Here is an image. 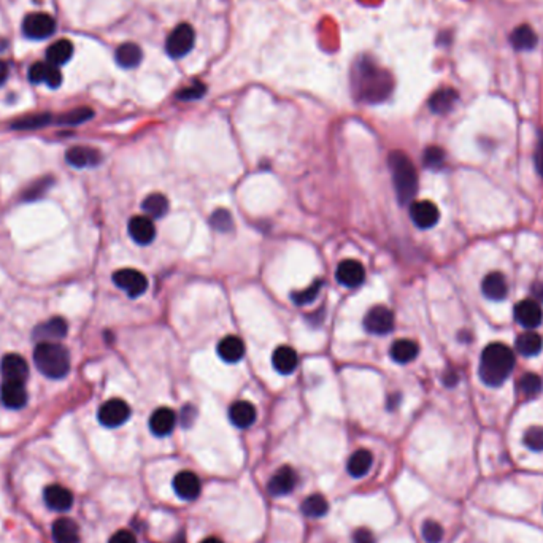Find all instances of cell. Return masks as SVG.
<instances>
[{
    "label": "cell",
    "mask_w": 543,
    "mask_h": 543,
    "mask_svg": "<svg viewBox=\"0 0 543 543\" xmlns=\"http://www.w3.org/2000/svg\"><path fill=\"white\" fill-rule=\"evenodd\" d=\"M351 86L361 102L380 104L391 95L394 80L390 71L380 69L372 59L362 57L351 71Z\"/></svg>",
    "instance_id": "obj_1"
},
{
    "label": "cell",
    "mask_w": 543,
    "mask_h": 543,
    "mask_svg": "<svg viewBox=\"0 0 543 543\" xmlns=\"http://www.w3.org/2000/svg\"><path fill=\"white\" fill-rule=\"evenodd\" d=\"M515 367V353L504 343H491L480 356V378L488 386H500Z\"/></svg>",
    "instance_id": "obj_2"
},
{
    "label": "cell",
    "mask_w": 543,
    "mask_h": 543,
    "mask_svg": "<svg viewBox=\"0 0 543 543\" xmlns=\"http://www.w3.org/2000/svg\"><path fill=\"white\" fill-rule=\"evenodd\" d=\"M387 164H390L399 202L402 205L411 204L418 191V174L413 163L404 151H392L387 158Z\"/></svg>",
    "instance_id": "obj_3"
},
{
    "label": "cell",
    "mask_w": 543,
    "mask_h": 543,
    "mask_svg": "<svg viewBox=\"0 0 543 543\" xmlns=\"http://www.w3.org/2000/svg\"><path fill=\"white\" fill-rule=\"evenodd\" d=\"M34 362L48 378H64L70 370V355L67 348L57 343L40 342L34 351Z\"/></svg>",
    "instance_id": "obj_4"
},
{
    "label": "cell",
    "mask_w": 543,
    "mask_h": 543,
    "mask_svg": "<svg viewBox=\"0 0 543 543\" xmlns=\"http://www.w3.org/2000/svg\"><path fill=\"white\" fill-rule=\"evenodd\" d=\"M195 41V34L194 29L189 26L186 22L178 24V26L170 32L169 37H167L165 41V50L169 53V56L172 57H183L186 56L188 53L193 50Z\"/></svg>",
    "instance_id": "obj_5"
},
{
    "label": "cell",
    "mask_w": 543,
    "mask_h": 543,
    "mask_svg": "<svg viewBox=\"0 0 543 543\" xmlns=\"http://www.w3.org/2000/svg\"><path fill=\"white\" fill-rule=\"evenodd\" d=\"M113 282L119 289L126 291V294L132 299L145 294V291L148 289L146 277L135 268H119L113 273Z\"/></svg>",
    "instance_id": "obj_6"
},
{
    "label": "cell",
    "mask_w": 543,
    "mask_h": 543,
    "mask_svg": "<svg viewBox=\"0 0 543 543\" xmlns=\"http://www.w3.org/2000/svg\"><path fill=\"white\" fill-rule=\"evenodd\" d=\"M56 31V21L46 13H31L24 18L22 32L27 39L45 40Z\"/></svg>",
    "instance_id": "obj_7"
},
{
    "label": "cell",
    "mask_w": 543,
    "mask_h": 543,
    "mask_svg": "<svg viewBox=\"0 0 543 543\" xmlns=\"http://www.w3.org/2000/svg\"><path fill=\"white\" fill-rule=\"evenodd\" d=\"M97 418L105 427H119L130 418V407L123 399H110L99 408Z\"/></svg>",
    "instance_id": "obj_8"
},
{
    "label": "cell",
    "mask_w": 543,
    "mask_h": 543,
    "mask_svg": "<svg viewBox=\"0 0 543 543\" xmlns=\"http://www.w3.org/2000/svg\"><path fill=\"white\" fill-rule=\"evenodd\" d=\"M364 327L373 336H386L394 327V315L387 307L375 305L369 310L364 318Z\"/></svg>",
    "instance_id": "obj_9"
},
{
    "label": "cell",
    "mask_w": 543,
    "mask_h": 543,
    "mask_svg": "<svg viewBox=\"0 0 543 543\" xmlns=\"http://www.w3.org/2000/svg\"><path fill=\"white\" fill-rule=\"evenodd\" d=\"M296 485H297L296 470L289 467V465H283V467H280L277 472L272 475V479L268 480L267 493L270 494L272 497H283L294 491Z\"/></svg>",
    "instance_id": "obj_10"
},
{
    "label": "cell",
    "mask_w": 543,
    "mask_h": 543,
    "mask_svg": "<svg viewBox=\"0 0 543 543\" xmlns=\"http://www.w3.org/2000/svg\"><path fill=\"white\" fill-rule=\"evenodd\" d=\"M410 218L420 229H431L439 223L440 212L431 200H418L410 205Z\"/></svg>",
    "instance_id": "obj_11"
},
{
    "label": "cell",
    "mask_w": 543,
    "mask_h": 543,
    "mask_svg": "<svg viewBox=\"0 0 543 543\" xmlns=\"http://www.w3.org/2000/svg\"><path fill=\"white\" fill-rule=\"evenodd\" d=\"M336 278L345 288H357L366 280V268L355 259H345L337 266Z\"/></svg>",
    "instance_id": "obj_12"
},
{
    "label": "cell",
    "mask_w": 543,
    "mask_h": 543,
    "mask_svg": "<svg viewBox=\"0 0 543 543\" xmlns=\"http://www.w3.org/2000/svg\"><path fill=\"white\" fill-rule=\"evenodd\" d=\"M174 491L183 500H195L202 491V483L194 472L183 470L174 479Z\"/></svg>",
    "instance_id": "obj_13"
},
{
    "label": "cell",
    "mask_w": 543,
    "mask_h": 543,
    "mask_svg": "<svg viewBox=\"0 0 543 543\" xmlns=\"http://www.w3.org/2000/svg\"><path fill=\"white\" fill-rule=\"evenodd\" d=\"M515 319L518 324H521L526 329H534L539 327L543 319V312L539 303L534 299H526L516 303L515 307Z\"/></svg>",
    "instance_id": "obj_14"
},
{
    "label": "cell",
    "mask_w": 543,
    "mask_h": 543,
    "mask_svg": "<svg viewBox=\"0 0 543 543\" xmlns=\"http://www.w3.org/2000/svg\"><path fill=\"white\" fill-rule=\"evenodd\" d=\"M128 229L130 238L139 245H150L156 237V226L150 216L130 218Z\"/></svg>",
    "instance_id": "obj_15"
},
{
    "label": "cell",
    "mask_w": 543,
    "mask_h": 543,
    "mask_svg": "<svg viewBox=\"0 0 543 543\" xmlns=\"http://www.w3.org/2000/svg\"><path fill=\"white\" fill-rule=\"evenodd\" d=\"M29 80L32 83H46L50 88L56 89L61 86L62 75L59 67H55L50 62H35L29 69Z\"/></svg>",
    "instance_id": "obj_16"
},
{
    "label": "cell",
    "mask_w": 543,
    "mask_h": 543,
    "mask_svg": "<svg viewBox=\"0 0 543 543\" xmlns=\"http://www.w3.org/2000/svg\"><path fill=\"white\" fill-rule=\"evenodd\" d=\"M177 425V415L175 411L169 407H160L153 411L150 418V429L154 435L158 437H165L174 432Z\"/></svg>",
    "instance_id": "obj_17"
},
{
    "label": "cell",
    "mask_w": 543,
    "mask_h": 543,
    "mask_svg": "<svg viewBox=\"0 0 543 543\" xmlns=\"http://www.w3.org/2000/svg\"><path fill=\"white\" fill-rule=\"evenodd\" d=\"M256 416H258V413H256V408L252 402L237 401L229 408V420L238 429L252 427L256 421Z\"/></svg>",
    "instance_id": "obj_18"
},
{
    "label": "cell",
    "mask_w": 543,
    "mask_h": 543,
    "mask_svg": "<svg viewBox=\"0 0 543 543\" xmlns=\"http://www.w3.org/2000/svg\"><path fill=\"white\" fill-rule=\"evenodd\" d=\"M65 159H67L70 165L76 167V169H85V167L97 165L100 160H102V156H100V153L95 150V148L74 146L65 154Z\"/></svg>",
    "instance_id": "obj_19"
},
{
    "label": "cell",
    "mask_w": 543,
    "mask_h": 543,
    "mask_svg": "<svg viewBox=\"0 0 543 543\" xmlns=\"http://www.w3.org/2000/svg\"><path fill=\"white\" fill-rule=\"evenodd\" d=\"M272 364L278 373L291 375L297 369V366H299V356H297L294 348L288 347V345H280V347L273 351Z\"/></svg>",
    "instance_id": "obj_20"
},
{
    "label": "cell",
    "mask_w": 543,
    "mask_h": 543,
    "mask_svg": "<svg viewBox=\"0 0 543 543\" xmlns=\"http://www.w3.org/2000/svg\"><path fill=\"white\" fill-rule=\"evenodd\" d=\"M2 401L8 408H22L27 404V391L22 381L5 380L2 386Z\"/></svg>",
    "instance_id": "obj_21"
},
{
    "label": "cell",
    "mask_w": 543,
    "mask_h": 543,
    "mask_svg": "<svg viewBox=\"0 0 543 543\" xmlns=\"http://www.w3.org/2000/svg\"><path fill=\"white\" fill-rule=\"evenodd\" d=\"M2 373L5 380L22 381L29 377V366L26 359L20 355H7L2 359Z\"/></svg>",
    "instance_id": "obj_22"
},
{
    "label": "cell",
    "mask_w": 543,
    "mask_h": 543,
    "mask_svg": "<svg viewBox=\"0 0 543 543\" xmlns=\"http://www.w3.org/2000/svg\"><path fill=\"white\" fill-rule=\"evenodd\" d=\"M45 502L50 507L51 510L56 511H64L69 510L71 504H74V496L69 491L67 488H64L61 485H51L45 489Z\"/></svg>",
    "instance_id": "obj_23"
},
{
    "label": "cell",
    "mask_w": 543,
    "mask_h": 543,
    "mask_svg": "<svg viewBox=\"0 0 543 543\" xmlns=\"http://www.w3.org/2000/svg\"><path fill=\"white\" fill-rule=\"evenodd\" d=\"M218 356L228 364H235L242 361L245 356V343L240 337L228 336L218 343Z\"/></svg>",
    "instance_id": "obj_24"
},
{
    "label": "cell",
    "mask_w": 543,
    "mask_h": 543,
    "mask_svg": "<svg viewBox=\"0 0 543 543\" xmlns=\"http://www.w3.org/2000/svg\"><path fill=\"white\" fill-rule=\"evenodd\" d=\"M53 540L56 543H80L78 524L70 518H59L53 524Z\"/></svg>",
    "instance_id": "obj_25"
},
{
    "label": "cell",
    "mask_w": 543,
    "mask_h": 543,
    "mask_svg": "<svg viewBox=\"0 0 543 543\" xmlns=\"http://www.w3.org/2000/svg\"><path fill=\"white\" fill-rule=\"evenodd\" d=\"M373 464V456L369 450H357L350 456L347 462V470L353 479H362L366 476Z\"/></svg>",
    "instance_id": "obj_26"
},
{
    "label": "cell",
    "mask_w": 543,
    "mask_h": 543,
    "mask_svg": "<svg viewBox=\"0 0 543 543\" xmlns=\"http://www.w3.org/2000/svg\"><path fill=\"white\" fill-rule=\"evenodd\" d=\"M483 294L491 301H502L509 292V284L505 282V277L499 272H493L485 277L481 284Z\"/></svg>",
    "instance_id": "obj_27"
},
{
    "label": "cell",
    "mask_w": 543,
    "mask_h": 543,
    "mask_svg": "<svg viewBox=\"0 0 543 543\" xmlns=\"http://www.w3.org/2000/svg\"><path fill=\"white\" fill-rule=\"evenodd\" d=\"M458 100V92L451 88H444L435 91L431 99H429V109H431L434 113L437 115H445L448 113L453 106H455Z\"/></svg>",
    "instance_id": "obj_28"
},
{
    "label": "cell",
    "mask_w": 543,
    "mask_h": 543,
    "mask_svg": "<svg viewBox=\"0 0 543 543\" xmlns=\"http://www.w3.org/2000/svg\"><path fill=\"white\" fill-rule=\"evenodd\" d=\"M65 334H67V323H65L64 318H59V316L48 319L46 323L40 324L37 329L34 331L35 338L43 340V342H48V340L53 338H62L65 337Z\"/></svg>",
    "instance_id": "obj_29"
},
{
    "label": "cell",
    "mask_w": 543,
    "mask_h": 543,
    "mask_svg": "<svg viewBox=\"0 0 543 543\" xmlns=\"http://www.w3.org/2000/svg\"><path fill=\"white\" fill-rule=\"evenodd\" d=\"M420 353V347L418 343L413 342V340L408 338H402L397 340V342L392 343L391 347V357L394 362L397 364H408L415 359V357Z\"/></svg>",
    "instance_id": "obj_30"
},
{
    "label": "cell",
    "mask_w": 543,
    "mask_h": 543,
    "mask_svg": "<svg viewBox=\"0 0 543 543\" xmlns=\"http://www.w3.org/2000/svg\"><path fill=\"white\" fill-rule=\"evenodd\" d=\"M74 55V45L69 40H57L53 43L46 51V62H50L55 67L67 64Z\"/></svg>",
    "instance_id": "obj_31"
},
{
    "label": "cell",
    "mask_w": 543,
    "mask_h": 543,
    "mask_svg": "<svg viewBox=\"0 0 543 543\" xmlns=\"http://www.w3.org/2000/svg\"><path fill=\"white\" fill-rule=\"evenodd\" d=\"M142 57H143V53L140 50V46L135 43H123L121 46H118V50L115 53L116 62L124 69L137 67V65L142 62Z\"/></svg>",
    "instance_id": "obj_32"
},
{
    "label": "cell",
    "mask_w": 543,
    "mask_h": 543,
    "mask_svg": "<svg viewBox=\"0 0 543 543\" xmlns=\"http://www.w3.org/2000/svg\"><path fill=\"white\" fill-rule=\"evenodd\" d=\"M142 208L146 213V216H150L151 219H159L165 216L167 212H169V200H167L164 194L153 193L142 202Z\"/></svg>",
    "instance_id": "obj_33"
},
{
    "label": "cell",
    "mask_w": 543,
    "mask_h": 543,
    "mask_svg": "<svg viewBox=\"0 0 543 543\" xmlns=\"http://www.w3.org/2000/svg\"><path fill=\"white\" fill-rule=\"evenodd\" d=\"M542 347H543V340L542 337L539 336V334L535 332H524L521 334V336H518L516 342H515V348L520 355L523 356H535L539 355L542 351Z\"/></svg>",
    "instance_id": "obj_34"
},
{
    "label": "cell",
    "mask_w": 543,
    "mask_h": 543,
    "mask_svg": "<svg viewBox=\"0 0 543 543\" xmlns=\"http://www.w3.org/2000/svg\"><path fill=\"white\" fill-rule=\"evenodd\" d=\"M510 41L515 50L529 51L537 46V35L529 26H520L511 32Z\"/></svg>",
    "instance_id": "obj_35"
},
{
    "label": "cell",
    "mask_w": 543,
    "mask_h": 543,
    "mask_svg": "<svg viewBox=\"0 0 543 543\" xmlns=\"http://www.w3.org/2000/svg\"><path fill=\"white\" fill-rule=\"evenodd\" d=\"M327 510H329V504H327L326 497L321 496V494H313V496H308L302 502L303 515L308 516V518L324 516Z\"/></svg>",
    "instance_id": "obj_36"
},
{
    "label": "cell",
    "mask_w": 543,
    "mask_h": 543,
    "mask_svg": "<svg viewBox=\"0 0 543 543\" xmlns=\"http://www.w3.org/2000/svg\"><path fill=\"white\" fill-rule=\"evenodd\" d=\"M51 115L50 113H39V115H31V116H24L21 119H18L11 128L13 129H20V130H32V129H40L45 128L51 123Z\"/></svg>",
    "instance_id": "obj_37"
},
{
    "label": "cell",
    "mask_w": 543,
    "mask_h": 543,
    "mask_svg": "<svg viewBox=\"0 0 543 543\" xmlns=\"http://www.w3.org/2000/svg\"><path fill=\"white\" fill-rule=\"evenodd\" d=\"M92 116L94 111L89 109V106H80V109L64 113V115L57 119V123L65 124V126H78V124L89 121Z\"/></svg>",
    "instance_id": "obj_38"
},
{
    "label": "cell",
    "mask_w": 543,
    "mask_h": 543,
    "mask_svg": "<svg viewBox=\"0 0 543 543\" xmlns=\"http://www.w3.org/2000/svg\"><path fill=\"white\" fill-rule=\"evenodd\" d=\"M518 387H520L523 396L535 397L542 391V378L535 373H524L520 383H518Z\"/></svg>",
    "instance_id": "obj_39"
},
{
    "label": "cell",
    "mask_w": 543,
    "mask_h": 543,
    "mask_svg": "<svg viewBox=\"0 0 543 543\" xmlns=\"http://www.w3.org/2000/svg\"><path fill=\"white\" fill-rule=\"evenodd\" d=\"M210 223L213 226V229H216L218 232H231L234 229V219H232V214L224 210V208H219V210L214 212L210 218Z\"/></svg>",
    "instance_id": "obj_40"
},
{
    "label": "cell",
    "mask_w": 543,
    "mask_h": 543,
    "mask_svg": "<svg viewBox=\"0 0 543 543\" xmlns=\"http://www.w3.org/2000/svg\"><path fill=\"white\" fill-rule=\"evenodd\" d=\"M421 535L426 543H440L444 539V528L437 521L427 520L421 528Z\"/></svg>",
    "instance_id": "obj_41"
},
{
    "label": "cell",
    "mask_w": 543,
    "mask_h": 543,
    "mask_svg": "<svg viewBox=\"0 0 543 543\" xmlns=\"http://www.w3.org/2000/svg\"><path fill=\"white\" fill-rule=\"evenodd\" d=\"M321 286H323V282H319L318 280V282L310 284L308 288H305L303 291L294 292V294H292V301H294V303H297V305H305V303L313 302L315 297L319 294Z\"/></svg>",
    "instance_id": "obj_42"
},
{
    "label": "cell",
    "mask_w": 543,
    "mask_h": 543,
    "mask_svg": "<svg viewBox=\"0 0 543 543\" xmlns=\"http://www.w3.org/2000/svg\"><path fill=\"white\" fill-rule=\"evenodd\" d=\"M524 445L532 451H543V427H529L526 434H524Z\"/></svg>",
    "instance_id": "obj_43"
},
{
    "label": "cell",
    "mask_w": 543,
    "mask_h": 543,
    "mask_svg": "<svg viewBox=\"0 0 543 543\" xmlns=\"http://www.w3.org/2000/svg\"><path fill=\"white\" fill-rule=\"evenodd\" d=\"M422 159H425V164L427 167H431V169H437V167L444 164L445 151L439 146H429L427 150L425 151V156H422Z\"/></svg>",
    "instance_id": "obj_44"
},
{
    "label": "cell",
    "mask_w": 543,
    "mask_h": 543,
    "mask_svg": "<svg viewBox=\"0 0 543 543\" xmlns=\"http://www.w3.org/2000/svg\"><path fill=\"white\" fill-rule=\"evenodd\" d=\"M205 91H207L205 85H202V83H194V85L181 89V91L177 94V97L180 100H184V102H189V100L200 99L202 95L205 94Z\"/></svg>",
    "instance_id": "obj_45"
},
{
    "label": "cell",
    "mask_w": 543,
    "mask_h": 543,
    "mask_svg": "<svg viewBox=\"0 0 543 543\" xmlns=\"http://www.w3.org/2000/svg\"><path fill=\"white\" fill-rule=\"evenodd\" d=\"M109 543H137V539L130 530H118L110 537Z\"/></svg>",
    "instance_id": "obj_46"
},
{
    "label": "cell",
    "mask_w": 543,
    "mask_h": 543,
    "mask_svg": "<svg viewBox=\"0 0 543 543\" xmlns=\"http://www.w3.org/2000/svg\"><path fill=\"white\" fill-rule=\"evenodd\" d=\"M48 188V180L45 181H37L32 188H29L26 193V199L32 200V199H39V197L45 193V189Z\"/></svg>",
    "instance_id": "obj_47"
},
{
    "label": "cell",
    "mask_w": 543,
    "mask_h": 543,
    "mask_svg": "<svg viewBox=\"0 0 543 543\" xmlns=\"http://www.w3.org/2000/svg\"><path fill=\"white\" fill-rule=\"evenodd\" d=\"M353 540H355V543H375V537L369 529L361 528V529H356Z\"/></svg>",
    "instance_id": "obj_48"
},
{
    "label": "cell",
    "mask_w": 543,
    "mask_h": 543,
    "mask_svg": "<svg viewBox=\"0 0 543 543\" xmlns=\"http://www.w3.org/2000/svg\"><path fill=\"white\" fill-rule=\"evenodd\" d=\"M535 167H537V170H539V174L543 177V134H540L539 142H537Z\"/></svg>",
    "instance_id": "obj_49"
},
{
    "label": "cell",
    "mask_w": 543,
    "mask_h": 543,
    "mask_svg": "<svg viewBox=\"0 0 543 543\" xmlns=\"http://www.w3.org/2000/svg\"><path fill=\"white\" fill-rule=\"evenodd\" d=\"M7 78H8V65L4 61H0V86L7 81Z\"/></svg>",
    "instance_id": "obj_50"
},
{
    "label": "cell",
    "mask_w": 543,
    "mask_h": 543,
    "mask_svg": "<svg viewBox=\"0 0 543 543\" xmlns=\"http://www.w3.org/2000/svg\"><path fill=\"white\" fill-rule=\"evenodd\" d=\"M532 294L537 301L543 302V283H535L532 286Z\"/></svg>",
    "instance_id": "obj_51"
},
{
    "label": "cell",
    "mask_w": 543,
    "mask_h": 543,
    "mask_svg": "<svg viewBox=\"0 0 543 543\" xmlns=\"http://www.w3.org/2000/svg\"><path fill=\"white\" fill-rule=\"evenodd\" d=\"M191 416H194V410L191 408V407H186V408H184V411H183V422L186 426H189V421L188 420H189Z\"/></svg>",
    "instance_id": "obj_52"
},
{
    "label": "cell",
    "mask_w": 543,
    "mask_h": 543,
    "mask_svg": "<svg viewBox=\"0 0 543 543\" xmlns=\"http://www.w3.org/2000/svg\"><path fill=\"white\" fill-rule=\"evenodd\" d=\"M200 543H223V540H219L218 537H208V539H204Z\"/></svg>",
    "instance_id": "obj_53"
}]
</instances>
